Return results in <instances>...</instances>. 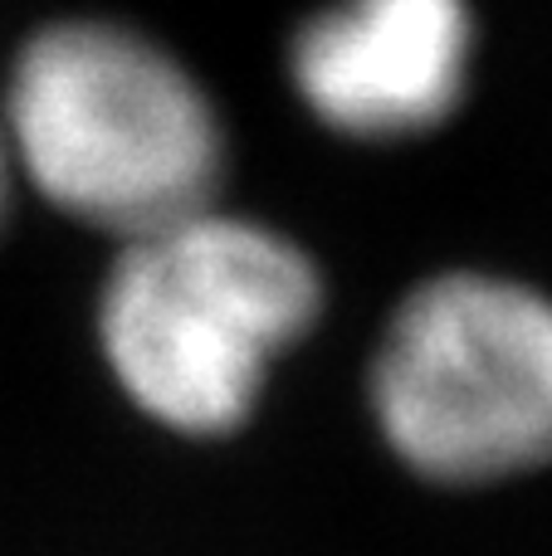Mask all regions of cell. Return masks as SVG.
I'll use <instances>...</instances> for the list:
<instances>
[{"mask_svg": "<svg viewBox=\"0 0 552 556\" xmlns=\"http://www.w3.org/2000/svg\"><path fill=\"white\" fill-rule=\"evenodd\" d=\"M377 440L440 489H489L552 464V298L489 269L416 283L367 366Z\"/></svg>", "mask_w": 552, "mask_h": 556, "instance_id": "cell-3", "label": "cell"}, {"mask_svg": "<svg viewBox=\"0 0 552 556\" xmlns=\"http://www.w3.org/2000/svg\"><path fill=\"white\" fill-rule=\"evenodd\" d=\"M475 54L469 0H323L289 39V88L333 137L416 142L460 113Z\"/></svg>", "mask_w": 552, "mask_h": 556, "instance_id": "cell-4", "label": "cell"}, {"mask_svg": "<svg viewBox=\"0 0 552 556\" xmlns=\"http://www.w3.org/2000/svg\"><path fill=\"white\" fill-rule=\"evenodd\" d=\"M10 195H15V162H10V142H5V123H0V225H5Z\"/></svg>", "mask_w": 552, "mask_h": 556, "instance_id": "cell-5", "label": "cell"}, {"mask_svg": "<svg viewBox=\"0 0 552 556\" xmlns=\"http://www.w3.org/2000/svg\"><path fill=\"white\" fill-rule=\"evenodd\" d=\"M15 181L127 240L211 205L225 117L162 39L117 20H54L15 49L0 93Z\"/></svg>", "mask_w": 552, "mask_h": 556, "instance_id": "cell-2", "label": "cell"}, {"mask_svg": "<svg viewBox=\"0 0 552 556\" xmlns=\"http://www.w3.org/2000/svg\"><path fill=\"white\" fill-rule=\"evenodd\" d=\"M323 269L293 235L196 205L117 240L93 307L98 356L142 420L186 440L235 434L279 362L318 327Z\"/></svg>", "mask_w": 552, "mask_h": 556, "instance_id": "cell-1", "label": "cell"}]
</instances>
